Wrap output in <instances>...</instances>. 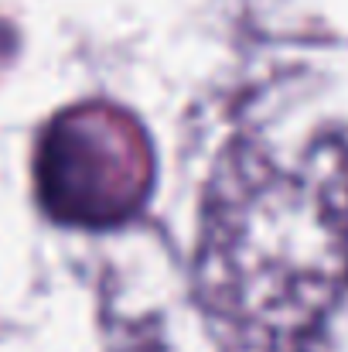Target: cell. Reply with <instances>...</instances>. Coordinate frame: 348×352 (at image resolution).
Listing matches in <instances>:
<instances>
[{
  "label": "cell",
  "mask_w": 348,
  "mask_h": 352,
  "mask_svg": "<svg viewBox=\"0 0 348 352\" xmlns=\"http://www.w3.org/2000/svg\"><path fill=\"white\" fill-rule=\"evenodd\" d=\"M137 140L110 120L76 113L58 120L38 157V185L51 216L69 223H116L130 216L147 188Z\"/></svg>",
  "instance_id": "cell-1"
}]
</instances>
